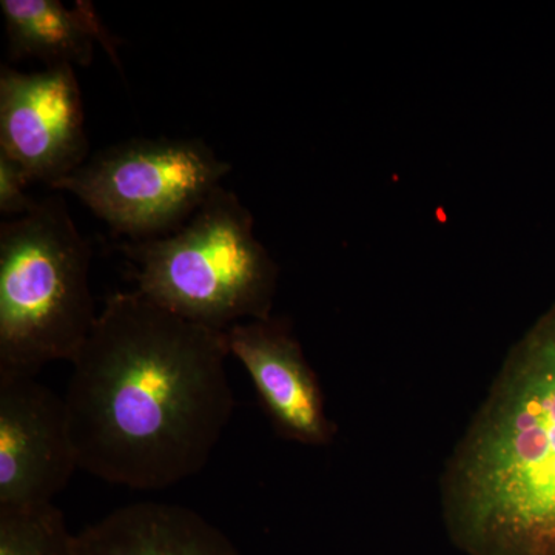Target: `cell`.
Masks as SVG:
<instances>
[{"instance_id": "9", "label": "cell", "mask_w": 555, "mask_h": 555, "mask_svg": "<svg viewBox=\"0 0 555 555\" xmlns=\"http://www.w3.org/2000/svg\"><path fill=\"white\" fill-rule=\"evenodd\" d=\"M75 555H241L218 526L188 506L119 507L75 535Z\"/></svg>"}, {"instance_id": "1", "label": "cell", "mask_w": 555, "mask_h": 555, "mask_svg": "<svg viewBox=\"0 0 555 555\" xmlns=\"http://www.w3.org/2000/svg\"><path fill=\"white\" fill-rule=\"evenodd\" d=\"M228 356L224 332L109 295L64 397L79 469L137 491L196 476L235 406Z\"/></svg>"}, {"instance_id": "11", "label": "cell", "mask_w": 555, "mask_h": 555, "mask_svg": "<svg viewBox=\"0 0 555 555\" xmlns=\"http://www.w3.org/2000/svg\"><path fill=\"white\" fill-rule=\"evenodd\" d=\"M75 535L54 503L0 509V555H75Z\"/></svg>"}, {"instance_id": "7", "label": "cell", "mask_w": 555, "mask_h": 555, "mask_svg": "<svg viewBox=\"0 0 555 555\" xmlns=\"http://www.w3.org/2000/svg\"><path fill=\"white\" fill-rule=\"evenodd\" d=\"M79 469L64 398L0 374V509L51 505Z\"/></svg>"}, {"instance_id": "5", "label": "cell", "mask_w": 555, "mask_h": 555, "mask_svg": "<svg viewBox=\"0 0 555 555\" xmlns=\"http://www.w3.org/2000/svg\"><path fill=\"white\" fill-rule=\"evenodd\" d=\"M232 171L195 138H133L91 155L54 185L131 241L169 235Z\"/></svg>"}, {"instance_id": "6", "label": "cell", "mask_w": 555, "mask_h": 555, "mask_svg": "<svg viewBox=\"0 0 555 555\" xmlns=\"http://www.w3.org/2000/svg\"><path fill=\"white\" fill-rule=\"evenodd\" d=\"M0 153L53 189L89 159L82 91L73 65L0 69Z\"/></svg>"}, {"instance_id": "10", "label": "cell", "mask_w": 555, "mask_h": 555, "mask_svg": "<svg viewBox=\"0 0 555 555\" xmlns=\"http://www.w3.org/2000/svg\"><path fill=\"white\" fill-rule=\"evenodd\" d=\"M0 10L10 60L33 57L47 67H89L100 43L118 64L115 39L93 3L80 0L68 9L60 0H2Z\"/></svg>"}, {"instance_id": "2", "label": "cell", "mask_w": 555, "mask_h": 555, "mask_svg": "<svg viewBox=\"0 0 555 555\" xmlns=\"http://www.w3.org/2000/svg\"><path fill=\"white\" fill-rule=\"evenodd\" d=\"M466 555H555V305L507 356L441 478Z\"/></svg>"}, {"instance_id": "4", "label": "cell", "mask_w": 555, "mask_h": 555, "mask_svg": "<svg viewBox=\"0 0 555 555\" xmlns=\"http://www.w3.org/2000/svg\"><path fill=\"white\" fill-rule=\"evenodd\" d=\"M119 248L133 266L134 291L190 323L225 332L272 317L280 269L232 190L219 185L169 235Z\"/></svg>"}, {"instance_id": "3", "label": "cell", "mask_w": 555, "mask_h": 555, "mask_svg": "<svg viewBox=\"0 0 555 555\" xmlns=\"http://www.w3.org/2000/svg\"><path fill=\"white\" fill-rule=\"evenodd\" d=\"M91 258L60 193L2 222L0 374L36 377L50 361H75L100 317Z\"/></svg>"}, {"instance_id": "8", "label": "cell", "mask_w": 555, "mask_h": 555, "mask_svg": "<svg viewBox=\"0 0 555 555\" xmlns=\"http://www.w3.org/2000/svg\"><path fill=\"white\" fill-rule=\"evenodd\" d=\"M225 334L229 356L246 367L262 408L286 440L327 447L337 434L323 390L287 321H246Z\"/></svg>"}, {"instance_id": "12", "label": "cell", "mask_w": 555, "mask_h": 555, "mask_svg": "<svg viewBox=\"0 0 555 555\" xmlns=\"http://www.w3.org/2000/svg\"><path fill=\"white\" fill-rule=\"evenodd\" d=\"M31 184L27 173L20 164L0 153V214L2 217L14 219L24 217L36 207L38 201L25 193Z\"/></svg>"}]
</instances>
